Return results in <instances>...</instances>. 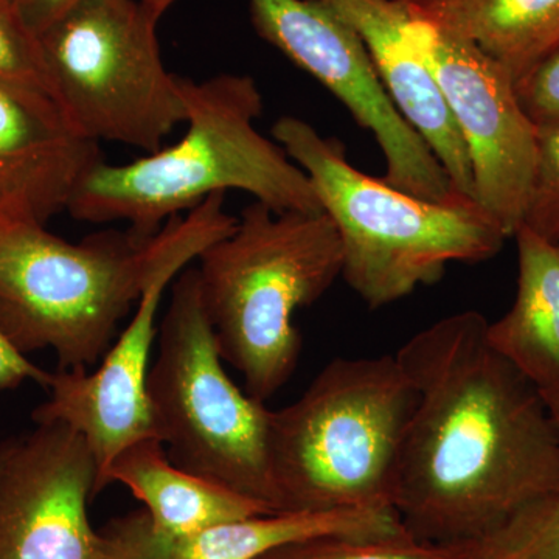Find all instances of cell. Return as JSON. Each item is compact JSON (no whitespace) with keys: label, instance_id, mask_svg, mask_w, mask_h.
I'll list each match as a JSON object with an SVG mask.
<instances>
[{"label":"cell","instance_id":"30bf717a","mask_svg":"<svg viewBox=\"0 0 559 559\" xmlns=\"http://www.w3.org/2000/svg\"><path fill=\"white\" fill-rule=\"evenodd\" d=\"M171 7L176 0H157ZM261 38L310 73L373 134L384 156L382 179L430 201L463 197L425 139L401 116L355 28L322 0H249Z\"/></svg>","mask_w":559,"mask_h":559},{"label":"cell","instance_id":"484cf974","mask_svg":"<svg viewBox=\"0 0 559 559\" xmlns=\"http://www.w3.org/2000/svg\"><path fill=\"white\" fill-rule=\"evenodd\" d=\"M80 0H16V13L25 27L38 35Z\"/></svg>","mask_w":559,"mask_h":559},{"label":"cell","instance_id":"5b68a950","mask_svg":"<svg viewBox=\"0 0 559 559\" xmlns=\"http://www.w3.org/2000/svg\"><path fill=\"white\" fill-rule=\"evenodd\" d=\"M198 260L221 358L240 371L252 399L266 403L299 364L294 314L342 277L340 234L325 212H275L255 201Z\"/></svg>","mask_w":559,"mask_h":559},{"label":"cell","instance_id":"4fadbf2b","mask_svg":"<svg viewBox=\"0 0 559 559\" xmlns=\"http://www.w3.org/2000/svg\"><path fill=\"white\" fill-rule=\"evenodd\" d=\"M100 160L50 97L0 81V219L46 224Z\"/></svg>","mask_w":559,"mask_h":559},{"label":"cell","instance_id":"3957f363","mask_svg":"<svg viewBox=\"0 0 559 559\" xmlns=\"http://www.w3.org/2000/svg\"><path fill=\"white\" fill-rule=\"evenodd\" d=\"M271 132L340 234L342 278L373 310L439 282L451 263L492 259L509 238L471 198L423 200L358 170L340 140L299 117H282Z\"/></svg>","mask_w":559,"mask_h":559},{"label":"cell","instance_id":"277c9868","mask_svg":"<svg viewBox=\"0 0 559 559\" xmlns=\"http://www.w3.org/2000/svg\"><path fill=\"white\" fill-rule=\"evenodd\" d=\"M417 403L399 358H336L299 400L271 411L267 454L278 511H393Z\"/></svg>","mask_w":559,"mask_h":559},{"label":"cell","instance_id":"d4e9b609","mask_svg":"<svg viewBox=\"0 0 559 559\" xmlns=\"http://www.w3.org/2000/svg\"><path fill=\"white\" fill-rule=\"evenodd\" d=\"M50 377V371L35 366L0 330V390L16 389L28 381L47 389Z\"/></svg>","mask_w":559,"mask_h":559},{"label":"cell","instance_id":"8992f818","mask_svg":"<svg viewBox=\"0 0 559 559\" xmlns=\"http://www.w3.org/2000/svg\"><path fill=\"white\" fill-rule=\"evenodd\" d=\"M159 249L105 230L72 245L33 221L0 219V330L21 353L51 349L58 370L90 371L138 305Z\"/></svg>","mask_w":559,"mask_h":559},{"label":"cell","instance_id":"52a82bcc","mask_svg":"<svg viewBox=\"0 0 559 559\" xmlns=\"http://www.w3.org/2000/svg\"><path fill=\"white\" fill-rule=\"evenodd\" d=\"M157 336L146 396L168 459L278 511L267 454L271 409L224 370L198 270H183L173 283Z\"/></svg>","mask_w":559,"mask_h":559},{"label":"cell","instance_id":"e0dca14e","mask_svg":"<svg viewBox=\"0 0 559 559\" xmlns=\"http://www.w3.org/2000/svg\"><path fill=\"white\" fill-rule=\"evenodd\" d=\"M513 307L488 323V341L540 393L559 392V242L521 227Z\"/></svg>","mask_w":559,"mask_h":559},{"label":"cell","instance_id":"44dd1931","mask_svg":"<svg viewBox=\"0 0 559 559\" xmlns=\"http://www.w3.org/2000/svg\"><path fill=\"white\" fill-rule=\"evenodd\" d=\"M559 242V123L536 127V164L522 226Z\"/></svg>","mask_w":559,"mask_h":559},{"label":"cell","instance_id":"ac0fdd59","mask_svg":"<svg viewBox=\"0 0 559 559\" xmlns=\"http://www.w3.org/2000/svg\"><path fill=\"white\" fill-rule=\"evenodd\" d=\"M400 530L404 527L393 511H275L165 543L171 559H257L285 544L316 536L385 535Z\"/></svg>","mask_w":559,"mask_h":559},{"label":"cell","instance_id":"9c48e42d","mask_svg":"<svg viewBox=\"0 0 559 559\" xmlns=\"http://www.w3.org/2000/svg\"><path fill=\"white\" fill-rule=\"evenodd\" d=\"M226 193H215L186 216L168 221L159 231V249L135 314L112 342L95 371L51 373L49 399L33 411L36 425H64L90 444L97 463L94 498L114 457L134 441L154 436L146 382L156 340L157 314L165 290L190 261L227 237L238 218L226 212Z\"/></svg>","mask_w":559,"mask_h":559},{"label":"cell","instance_id":"8fae6325","mask_svg":"<svg viewBox=\"0 0 559 559\" xmlns=\"http://www.w3.org/2000/svg\"><path fill=\"white\" fill-rule=\"evenodd\" d=\"M439 81L473 171L474 200L514 237L527 209L536 164V127L506 69L466 40L412 20Z\"/></svg>","mask_w":559,"mask_h":559},{"label":"cell","instance_id":"cb8c5ba5","mask_svg":"<svg viewBox=\"0 0 559 559\" xmlns=\"http://www.w3.org/2000/svg\"><path fill=\"white\" fill-rule=\"evenodd\" d=\"M103 532L112 544L114 559H171L167 543L154 532L145 510L110 521Z\"/></svg>","mask_w":559,"mask_h":559},{"label":"cell","instance_id":"d6986e66","mask_svg":"<svg viewBox=\"0 0 559 559\" xmlns=\"http://www.w3.org/2000/svg\"><path fill=\"white\" fill-rule=\"evenodd\" d=\"M257 559H473L471 544H436L406 530L385 535H323L296 540Z\"/></svg>","mask_w":559,"mask_h":559},{"label":"cell","instance_id":"7402d4cb","mask_svg":"<svg viewBox=\"0 0 559 559\" xmlns=\"http://www.w3.org/2000/svg\"><path fill=\"white\" fill-rule=\"evenodd\" d=\"M0 81L51 97L38 39L14 9L0 7ZM55 102V100H53Z\"/></svg>","mask_w":559,"mask_h":559},{"label":"cell","instance_id":"603a6c76","mask_svg":"<svg viewBox=\"0 0 559 559\" xmlns=\"http://www.w3.org/2000/svg\"><path fill=\"white\" fill-rule=\"evenodd\" d=\"M518 100L535 127L559 123V49L514 83Z\"/></svg>","mask_w":559,"mask_h":559},{"label":"cell","instance_id":"f1b7e54d","mask_svg":"<svg viewBox=\"0 0 559 559\" xmlns=\"http://www.w3.org/2000/svg\"><path fill=\"white\" fill-rule=\"evenodd\" d=\"M0 7H2V9H14V7H16V0H0Z\"/></svg>","mask_w":559,"mask_h":559},{"label":"cell","instance_id":"ffe728a7","mask_svg":"<svg viewBox=\"0 0 559 559\" xmlns=\"http://www.w3.org/2000/svg\"><path fill=\"white\" fill-rule=\"evenodd\" d=\"M471 547L473 559H559V488L532 500Z\"/></svg>","mask_w":559,"mask_h":559},{"label":"cell","instance_id":"9a60e30c","mask_svg":"<svg viewBox=\"0 0 559 559\" xmlns=\"http://www.w3.org/2000/svg\"><path fill=\"white\" fill-rule=\"evenodd\" d=\"M124 485L145 506L154 532L167 540L191 538L205 530L275 513L234 489L179 468L156 437L134 441L114 457L102 489Z\"/></svg>","mask_w":559,"mask_h":559},{"label":"cell","instance_id":"7c38bea8","mask_svg":"<svg viewBox=\"0 0 559 559\" xmlns=\"http://www.w3.org/2000/svg\"><path fill=\"white\" fill-rule=\"evenodd\" d=\"M97 474L90 444L68 426L11 439L0 463V559H114L87 511Z\"/></svg>","mask_w":559,"mask_h":559},{"label":"cell","instance_id":"6da1fadb","mask_svg":"<svg viewBox=\"0 0 559 559\" xmlns=\"http://www.w3.org/2000/svg\"><path fill=\"white\" fill-rule=\"evenodd\" d=\"M480 312H455L396 353L417 403L393 510L414 538L476 543L559 488V432L543 393L488 341Z\"/></svg>","mask_w":559,"mask_h":559},{"label":"cell","instance_id":"5bb4252c","mask_svg":"<svg viewBox=\"0 0 559 559\" xmlns=\"http://www.w3.org/2000/svg\"><path fill=\"white\" fill-rule=\"evenodd\" d=\"M322 2L355 28L393 105L428 143L450 176L452 187L474 200L473 171L465 143L439 81L419 49L403 0Z\"/></svg>","mask_w":559,"mask_h":559},{"label":"cell","instance_id":"2e32d148","mask_svg":"<svg viewBox=\"0 0 559 559\" xmlns=\"http://www.w3.org/2000/svg\"><path fill=\"white\" fill-rule=\"evenodd\" d=\"M411 20L473 44L514 83L559 49V0H403Z\"/></svg>","mask_w":559,"mask_h":559},{"label":"cell","instance_id":"83f0119b","mask_svg":"<svg viewBox=\"0 0 559 559\" xmlns=\"http://www.w3.org/2000/svg\"><path fill=\"white\" fill-rule=\"evenodd\" d=\"M10 443L11 439L0 441V463H2L3 457H5L7 451H9L10 448Z\"/></svg>","mask_w":559,"mask_h":559},{"label":"cell","instance_id":"4316f807","mask_svg":"<svg viewBox=\"0 0 559 559\" xmlns=\"http://www.w3.org/2000/svg\"><path fill=\"white\" fill-rule=\"evenodd\" d=\"M543 396L559 432V392L543 393Z\"/></svg>","mask_w":559,"mask_h":559},{"label":"cell","instance_id":"ba28073f","mask_svg":"<svg viewBox=\"0 0 559 559\" xmlns=\"http://www.w3.org/2000/svg\"><path fill=\"white\" fill-rule=\"evenodd\" d=\"M160 17L142 0H80L36 35L51 97L84 139L154 153L186 123L180 76L157 44Z\"/></svg>","mask_w":559,"mask_h":559},{"label":"cell","instance_id":"7a4b0ae2","mask_svg":"<svg viewBox=\"0 0 559 559\" xmlns=\"http://www.w3.org/2000/svg\"><path fill=\"white\" fill-rule=\"evenodd\" d=\"M179 84L189 112L183 138L130 164H95L70 198L72 218L123 221L151 240L183 210L227 190L246 191L275 212H322L305 171L257 130L264 102L252 76L219 73L200 83L180 76Z\"/></svg>","mask_w":559,"mask_h":559}]
</instances>
